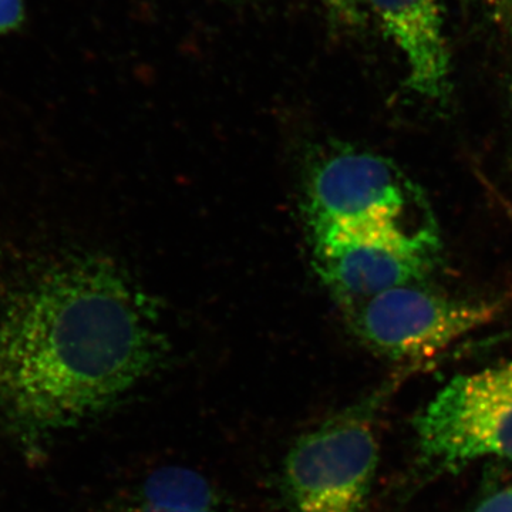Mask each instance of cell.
<instances>
[{"label":"cell","mask_w":512,"mask_h":512,"mask_svg":"<svg viewBox=\"0 0 512 512\" xmlns=\"http://www.w3.org/2000/svg\"><path fill=\"white\" fill-rule=\"evenodd\" d=\"M168 352L153 298L113 262L77 259L0 313V407L29 433L70 429L146 382Z\"/></svg>","instance_id":"1"},{"label":"cell","mask_w":512,"mask_h":512,"mask_svg":"<svg viewBox=\"0 0 512 512\" xmlns=\"http://www.w3.org/2000/svg\"><path fill=\"white\" fill-rule=\"evenodd\" d=\"M376 404H353L301 434L282 463L284 512H363L379 461Z\"/></svg>","instance_id":"2"},{"label":"cell","mask_w":512,"mask_h":512,"mask_svg":"<svg viewBox=\"0 0 512 512\" xmlns=\"http://www.w3.org/2000/svg\"><path fill=\"white\" fill-rule=\"evenodd\" d=\"M303 207L313 242L356 229L407 224L419 191L382 156L349 144H326L308 161Z\"/></svg>","instance_id":"3"},{"label":"cell","mask_w":512,"mask_h":512,"mask_svg":"<svg viewBox=\"0 0 512 512\" xmlns=\"http://www.w3.org/2000/svg\"><path fill=\"white\" fill-rule=\"evenodd\" d=\"M424 466L456 471L512 461V359L454 377L414 421Z\"/></svg>","instance_id":"4"},{"label":"cell","mask_w":512,"mask_h":512,"mask_svg":"<svg viewBox=\"0 0 512 512\" xmlns=\"http://www.w3.org/2000/svg\"><path fill=\"white\" fill-rule=\"evenodd\" d=\"M397 286L346 309L357 338L386 359H426L491 322L507 302L461 301L421 288Z\"/></svg>","instance_id":"5"},{"label":"cell","mask_w":512,"mask_h":512,"mask_svg":"<svg viewBox=\"0 0 512 512\" xmlns=\"http://www.w3.org/2000/svg\"><path fill=\"white\" fill-rule=\"evenodd\" d=\"M433 225L363 228L313 242V264L343 308L397 286L420 284L437 261Z\"/></svg>","instance_id":"6"},{"label":"cell","mask_w":512,"mask_h":512,"mask_svg":"<svg viewBox=\"0 0 512 512\" xmlns=\"http://www.w3.org/2000/svg\"><path fill=\"white\" fill-rule=\"evenodd\" d=\"M366 3L406 60V86L424 99L447 100L451 93V56L439 0Z\"/></svg>","instance_id":"7"},{"label":"cell","mask_w":512,"mask_h":512,"mask_svg":"<svg viewBox=\"0 0 512 512\" xmlns=\"http://www.w3.org/2000/svg\"><path fill=\"white\" fill-rule=\"evenodd\" d=\"M97 512H231V505L200 471L164 466L121 488Z\"/></svg>","instance_id":"8"},{"label":"cell","mask_w":512,"mask_h":512,"mask_svg":"<svg viewBox=\"0 0 512 512\" xmlns=\"http://www.w3.org/2000/svg\"><path fill=\"white\" fill-rule=\"evenodd\" d=\"M320 8L335 26L342 29H359L369 19V8L366 0H316Z\"/></svg>","instance_id":"9"},{"label":"cell","mask_w":512,"mask_h":512,"mask_svg":"<svg viewBox=\"0 0 512 512\" xmlns=\"http://www.w3.org/2000/svg\"><path fill=\"white\" fill-rule=\"evenodd\" d=\"M25 20L23 0H0V35L15 32Z\"/></svg>","instance_id":"10"},{"label":"cell","mask_w":512,"mask_h":512,"mask_svg":"<svg viewBox=\"0 0 512 512\" xmlns=\"http://www.w3.org/2000/svg\"><path fill=\"white\" fill-rule=\"evenodd\" d=\"M473 512H512V485L485 498Z\"/></svg>","instance_id":"11"},{"label":"cell","mask_w":512,"mask_h":512,"mask_svg":"<svg viewBox=\"0 0 512 512\" xmlns=\"http://www.w3.org/2000/svg\"><path fill=\"white\" fill-rule=\"evenodd\" d=\"M494 18L512 36V0H493Z\"/></svg>","instance_id":"12"},{"label":"cell","mask_w":512,"mask_h":512,"mask_svg":"<svg viewBox=\"0 0 512 512\" xmlns=\"http://www.w3.org/2000/svg\"><path fill=\"white\" fill-rule=\"evenodd\" d=\"M510 94H511V101H512V72H511V79H510Z\"/></svg>","instance_id":"13"},{"label":"cell","mask_w":512,"mask_h":512,"mask_svg":"<svg viewBox=\"0 0 512 512\" xmlns=\"http://www.w3.org/2000/svg\"><path fill=\"white\" fill-rule=\"evenodd\" d=\"M464 2H468V0H464Z\"/></svg>","instance_id":"14"}]
</instances>
